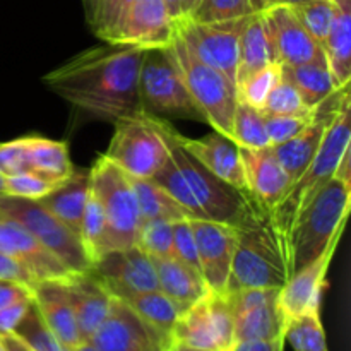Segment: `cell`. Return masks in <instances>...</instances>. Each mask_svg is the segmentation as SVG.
<instances>
[{
    "label": "cell",
    "mask_w": 351,
    "mask_h": 351,
    "mask_svg": "<svg viewBox=\"0 0 351 351\" xmlns=\"http://www.w3.org/2000/svg\"><path fill=\"white\" fill-rule=\"evenodd\" d=\"M12 335L26 343L31 351H72L48 329L33 300Z\"/></svg>",
    "instance_id": "d590c367"
},
{
    "label": "cell",
    "mask_w": 351,
    "mask_h": 351,
    "mask_svg": "<svg viewBox=\"0 0 351 351\" xmlns=\"http://www.w3.org/2000/svg\"><path fill=\"white\" fill-rule=\"evenodd\" d=\"M0 252L12 257L38 281L65 280L72 271L16 219L0 215Z\"/></svg>",
    "instance_id": "ffe728a7"
},
{
    "label": "cell",
    "mask_w": 351,
    "mask_h": 351,
    "mask_svg": "<svg viewBox=\"0 0 351 351\" xmlns=\"http://www.w3.org/2000/svg\"><path fill=\"white\" fill-rule=\"evenodd\" d=\"M103 156L132 178H153L167 163L168 147L154 119L143 113L115 123V134Z\"/></svg>",
    "instance_id": "30bf717a"
},
{
    "label": "cell",
    "mask_w": 351,
    "mask_h": 351,
    "mask_svg": "<svg viewBox=\"0 0 351 351\" xmlns=\"http://www.w3.org/2000/svg\"><path fill=\"white\" fill-rule=\"evenodd\" d=\"M250 7H252L254 14H261L264 10H269L273 7L280 5V0H249Z\"/></svg>",
    "instance_id": "9f6ffc18"
},
{
    "label": "cell",
    "mask_w": 351,
    "mask_h": 351,
    "mask_svg": "<svg viewBox=\"0 0 351 351\" xmlns=\"http://www.w3.org/2000/svg\"><path fill=\"white\" fill-rule=\"evenodd\" d=\"M331 27L322 51L336 89L351 82V0H332Z\"/></svg>",
    "instance_id": "484cf974"
},
{
    "label": "cell",
    "mask_w": 351,
    "mask_h": 351,
    "mask_svg": "<svg viewBox=\"0 0 351 351\" xmlns=\"http://www.w3.org/2000/svg\"><path fill=\"white\" fill-rule=\"evenodd\" d=\"M170 351H209V350H195V348H189V346H184V345H177V343H171Z\"/></svg>",
    "instance_id": "91938a15"
},
{
    "label": "cell",
    "mask_w": 351,
    "mask_h": 351,
    "mask_svg": "<svg viewBox=\"0 0 351 351\" xmlns=\"http://www.w3.org/2000/svg\"><path fill=\"white\" fill-rule=\"evenodd\" d=\"M348 95L350 84L335 89L324 101H321L315 106L314 112H312L311 122L304 127V130H300L297 136L291 137L287 143L273 146L274 154H276L278 161H280L281 167L285 168V171L290 177L291 184L304 173L305 168L314 160L319 147H321L322 139H324L326 132H328L329 125H331L332 119L338 113L343 99Z\"/></svg>",
    "instance_id": "5bb4252c"
},
{
    "label": "cell",
    "mask_w": 351,
    "mask_h": 351,
    "mask_svg": "<svg viewBox=\"0 0 351 351\" xmlns=\"http://www.w3.org/2000/svg\"><path fill=\"white\" fill-rule=\"evenodd\" d=\"M0 341H2V346L5 351H31L26 343H23L17 336L14 335L0 336Z\"/></svg>",
    "instance_id": "11a10c76"
},
{
    "label": "cell",
    "mask_w": 351,
    "mask_h": 351,
    "mask_svg": "<svg viewBox=\"0 0 351 351\" xmlns=\"http://www.w3.org/2000/svg\"><path fill=\"white\" fill-rule=\"evenodd\" d=\"M247 192L261 209L269 213L280 202L291 180L274 154L273 146L247 149L240 147Z\"/></svg>",
    "instance_id": "44dd1931"
},
{
    "label": "cell",
    "mask_w": 351,
    "mask_h": 351,
    "mask_svg": "<svg viewBox=\"0 0 351 351\" xmlns=\"http://www.w3.org/2000/svg\"><path fill=\"white\" fill-rule=\"evenodd\" d=\"M252 7L249 0H199L189 12L187 19L194 23H225L250 16Z\"/></svg>",
    "instance_id": "f35d334b"
},
{
    "label": "cell",
    "mask_w": 351,
    "mask_h": 351,
    "mask_svg": "<svg viewBox=\"0 0 351 351\" xmlns=\"http://www.w3.org/2000/svg\"><path fill=\"white\" fill-rule=\"evenodd\" d=\"M91 191V170H75L50 194L38 199L55 218L81 239L82 216Z\"/></svg>",
    "instance_id": "d4e9b609"
},
{
    "label": "cell",
    "mask_w": 351,
    "mask_h": 351,
    "mask_svg": "<svg viewBox=\"0 0 351 351\" xmlns=\"http://www.w3.org/2000/svg\"><path fill=\"white\" fill-rule=\"evenodd\" d=\"M33 300V298H31ZM31 300L19 302V304L9 305V307L0 308V336L12 335L16 326L19 324L21 319L26 314L27 307H29Z\"/></svg>",
    "instance_id": "f907efd6"
},
{
    "label": "cell",
    "mask_w": 351,
    "mask_h": 351,
    "mask_svg": "<svg viewBox=\"0 0 351 351\" xmlns=\"http://www.w3.org/2000/svg\"><path fill=\"white\" fill-rule=\"evenodd\" d=\"M26 160L27 171L53 182H64L74 171L67 143L27 136Z\"/></svg>",
    "instance_id": "f1b7e54d"
},
{
    "label": "cell",
    "mask_w": 351,
    "mask_h": 351,
    "mask_svg": "<svg viewBox=\"0 0 351 351\" xmlns=\"http://www.w3.org/2000/svg\"><path fill=\"white\" fill-rule=\"evenodd\" d=\"M120 9H122V0H99L98 9H96L95 19H93L91 27L98 38L106 41L115 29L120 17Z\"/></svg>",
    "instance_id": "7dc6e473"
},
{
    "label": "cell",
    "mask_w": 351,
    "mask_h": 351,
    "mask_svg": "<svg viewBox=\"0 0 351 351\" xmlns=\"http://www.w3.org/2000/svg\"><path fill=\"white\" fill-rule=\"evenodd\" d=\"M339 240H341V235L336 237L317 259L291 274L287 283L280 288L278 307L283 314L287 326L302 315L321 311L322 288H324L326 276H328L329 266H331V261L338 249Z\"/></svg>",
    "instance_id": "d6986e66"
},
{
    "label": "cell",
    "mask_w": 351,
    "mask_h": 351,
    "mask_svg": "<svg viewBox=\"0 0 351 351\" xmlns=\"http://www.w3.org/2000/svg\"><path fill=\"white\" fill-rule=\"evenodd\" d=\"M115 298H129L143 291L158 290L153 259L137 245L108 250L89 267Z\"/></svg>",
    "instance_id": "4fadbf2b"
},
{
    "label": "cell",
    "mask_w": 351,
    "mask_h": 351,
    "mask_svg": "<svg viewBox=\"0 0 351 351\" xmlns=\"http://www.w3.org/2000/svg\"><path fill=\"white\" fill-rule=\"evenodd\" d=\"M312 110L304 105L297 89L283 77L278 79L261 106L263 115H302Z\"/></svg>",
    "instance_id": "60d3db41"
},
{
    "label": "cell",
    "mask_w": 351,
    "mask_h": 351,
    "mask_svg": "<svg viewBox=\"0 0 351 351\" xmlns=\"http://www.w3.org/2000/svg\"><path fill=\"white\" fill-rule=\"evenodd\" d=\"M178 143L189 154L221 180L240 191H247L240 146L226 134L213 130L201 139H189L177 132Z\"/></svg>",
    "instance_id": "7402d4cb"
},
{
    "label": "cell",
    "mask_w": 351,
    "mask_h": 351,
    "mask_svg": "<svg viewBox=\"0 0 351 351\" xmlns=\"http://www.w3.org/2000/svg\"><path fill=\"white\" fill-rule=\"evenodd\" d=\"M153 264L156 269L158 288L170 297L182 308V312L187 311L208 293V287L201 273L185 266L175 257L153 259Z\"/></svg>",
    "instance_id": "4316f807"
},
{
    "label": "cell",
    "mask_w": 351,
    "mask_h": 351,
    "mask_svg": "<svg viewBox=\"0 0 351 351\" xmlns=\"http://www.w3.org/2000/svg\"><path fill=\"white\" fill-rule=\"evenodd\" d=\"M311 2V0H280V5H288V7H295L300 5V3Z\"/></svg>",
    "instance_id": "94428289"
},
{
    "label": "cell",
    "mask_w": 351,
    "mask_h": 351,
    "mask_svg": "<svg viewBox=\"0 0 351 351\" xmlns=\"http://www.w3.org/2000/svg\"><path fill=\"white\" fill-rule=\"evenodd\" d=\"M33 298V288L10 280H0V308Z\"/></svg>",
    "instance_id": "c3c4849f"
},
{
    "label": "cell",
    "mask_w": 351,
    "mask_h": 351,
    "mask_svg": "<svg viewBox=\"0 0 351 351\" xmlns=\"http://www.w3.org/2000/svg\"><path fill=\"white\" fill-rule=\"evenodd\" d=\"M0 280L17 281V283L27 285L31 288L36 285V280L31 276L29 271L24 269L19 263H16L12 257L5 256L3 252H0Z\"/></svg>",
    "instance_id": "681fc988"
},
{
    "label": "cell",
    "mask_w": 351,
    "mask_h": 351,
    "mask_svg": "<svg viewBox=\"0 0 351 351\" xmlns=\"http://www.w3.org/2000/svg\"><path fill=\"white\" fill-rule=\"evenodd\" d=\"M165 7H167L168 16L171 17L173 23L185 19L187 17V9H185V0H163Z\"/></svg>",
    "instance_id": "db71d44e"
},
{
    "label": "cell",
    "mask_w": 351,
    "mask_h": 351,
    "mask_svg": "<svg viewBox=\"0 0 351 351\" xmlns=\"http://www.w3.org/2000/svg\"><path fill=\"white\" fill-rule=\"evenodd\" d=\"M281 77L290 82L307 108L314 110L336 89L326 62L304 65H280Z\"/></svg>",
    "instance_id": "f546056e"
},
{
    "label": "cell",
    "mask_w": 351,
    "mask_h": 351,
    "mask_svg": "<svg viewBox=\"0 0 351 351\" xmlns=\"http://www.w3.org/2000/svg\"><path fill=\"white\" fill-rule=\"evenodd\" d=\"M0 351H5V350H3V346H2V341H0Z\"/></svg>",
    "instance_id": "03108f58"
},
{
    "label": "cell",
    "mask_w": 351,
    "mask_h": 351,
    "mask_svg": "<svg viewBox=\"0 0 351 351\" xmlns=\"http://www.w3.org/2000/svg\"><path fill=\"white\" fill-rule=\"evenodd\" d=\"M58 184H62V182L48 180V178L40 177V175L26 171V173L5 177V192L3 194L24 199H36L38 201V199L50 194L55 187H58Z\"/></svg>",
    "instance_id": "b9f144b4"
},
{
    "label": "cell",
    "mask_w": 351,
    "mask_h": 351,
    "mask_svg": "<svg viewBox=\"0 0 351 351\" xmlns=\"http://www.w3.org/2000/svg\"><path fill=\"white\" fill-rule=\"evenodd\" d=\"M276 64L261 14H250L245 21L239 41L237 62V89L245 84L252 75Z\"/></svg>",
    "instance_id": "83f0119b"
},
{
    "label": "cell",
    "mask_w": 351,
    "mask_h": 351,
    "mask_svg": "<svg viewBox=\"0 0 351 351\" xmlns=\"http://www.w3.org/2000/svg\"><path fill=\"white\" fill-rule=\"evenodd\" d=\"M335 177L351 187V146L343 153L341 160H339L338 167H336Z\"/></svg>",
    "instance_id": "f5cc1de1"
},
{
    "label": "cell",
    "mask_w": 351,
    "mask_h": 351,
    "mask_svg": "<svg viewBox=\"0 0 351 351\" xmlns=\"http://www.w3.org/2000/svg\"><path fill=\"white\" fill-rule=\"evenodd\" d=\"M232 139L240 147H247V149L271 146L261 110L239 98H237V106L233 112Z\"/></svg>",
    "instance_id": "836d02e7"
},
{
    "label": "cell",
    "mask_w": 351,
    "mask_h": 351,
    "mask_svg": "<svg viewBox=\"0 0 351 351\" xmlns=\"http://www.w3.org/2000/svg\"><path fill=\"white\" fill-rule=\"evenodd\" d=\"M170 50L177 60L189 93L213 130L232 137L233 112L237 106V86L225 75L201 60L175 31Z\"/></svg>",
    "instance_id": "52a82bcc"
},
{
    "label": "cell",
    "mask_w": 351,
    "mask_h": 351,
    "mask_svg": "<svg viewBox=\"0 0 351 351\" xmlns=\"http://www.w3.org/2000/svg\"><path fill=\"white\" fill-rule=\"evenodd\" d=\"M228 351H285V336L264 341H235Z\"/></svg>",
    "instance_id": "816d5d0a"
},
{
    "label": "cell",
    "mask_w": 351,
    "mask_h": 351,
    "mask_svg": "<svg viewBox=\"0 0 351 351\" xmlns=\"http://www.w3.org/2000/svg\"><path fill=\"white\" fill-rule=\"evenodd\" d=\"M312 112L302 113V115H264V123H266V132L271 146L287 143L291 137L297 136L300 130H304V127L311 122Z\"/></svg>",
    "instance_id": "ee69618b"
},
{
    "label": "cell",
    "mask_w": 351,
    "mask_h": 351,
    "mask_svg": "<svg viewBox=\"0 0 351 351\" xmlns=\"http://www.w3.org/2000/svg\"><path fill=\"white\" fill-rule=\"evenodd\" d=\"M280 77H281L280 65L278 64L269 65V67H266L264 71L257 72L256 75H252L245 84L240 86V88L237 89V98L243 99V101L250 103V105L256 106L257 110H261L267 93L273 89V86L276 84Z\"/></svg>",
    "instance_id": "7bdbcfd3"
},
{
    "label": "cell",
    "mask_w": 351,
    "mask_h": 351,
    "mask_svg": "<svg viewBox=\"0 0 351 351\" xmlns=\"http://www.w3.org/2000/svg\"><path fill=\"white\" fill-rule=\"evenodd\" d=\"M123 302L147 326H151L165 341L171 343V331H173L177 319L180 317L182 308L170 297H167L160 288L132 295L129 298H123Z\"/></svg>",
    "instance_id": "1f68e13d"
},
{
    "label": "cell",
    "mask_w": 351,
    "mask_h": 351,
    "mask_svg": "<svg viewBox=\"0 0 351 351\" xmlns=\"http://www.w3.org/2000/svg\"><path fill=\"white\" fill-rule=\"evenodd\" d=\"M285 329L287 324L276 298L237 314L233 338L235 341H264L285 336Z\"/></svg>",
    "instance_id": "4dcf8cb0"
},
{
    "label": "cell",
    "mask_w": 351,
    "mask_h": 351,
    "mask_svg": "<svg viewBox=\"0 0 351 351\" xmlns=\"http://www.w3.org/2000/svg\"><path fill=\"white\" fill-rule=\"evenodd\" d=\"M173 223L167 219H143L136 245L151 259L173 257Z\"/></svg>",
    "instance_id": "74e56055"
},
{
    "label": "cell",
    "mask_w": 351,
    "mask_h": 351,
    "mask_svg": "<svg viewBox=\"0 0 351 351\" xmlns=\"http://www.w3.org/2000/svg\"><path fill=\"white\" fill-rule=\"evenodd\" d=\"M235 319L226 295L206 293L184 311L171 331V343L195 350L228 351L235 343Z\"/></svg>",
    "instance_id": "8fae6325"
},
{
    "label": "cell",
    "mask_w": 351,
    "mask_h": 351,
    "mask_svg": "<svg viewBox=\"0 0 351 351\" xmlns=\"http://www.w3.org/2000/svg\"><path fill=\"white\" fill-rule=\"evenodd\" d=\"M351 208V187L332 177L298 215L287 240L288 273L295 274L317 259L343 235Z\"/></svg>",
    "instance_id": "277c9868"
},
{
    "label": "cell",
    "mask_w": 351,
    "mask_h": 351,
    "mask_svg": "<svg viewBox=\"0 0 351 351\" xmlns=\"http://www.w3.org/2000/svg\"><path fill=\"white\" fill-rule=\"evenodd\" d=\"M153 119L167 143L168 160L151 180L161 185L182 206L189 219H206L240 228L254 216L264 213L249 192L218 178L189 154L178 143L177 130L171 129L170 123L156 117Z\"/></svg>",
    "instance_id": "7a4b0ae2"
},
{
    "label": "cell",
    "mask_w": 351,
    "mask_h": 351,
    "mask_svg": "<svg viewBox=\"0 0 351 351\" xmlns=\"http://www.w3.org/2000/svg\"><path fill=\"white\" fill-rule=\"evenodd\" d=\"M33 302L48 329L67 348H75L82 341L64 280L38 281L33 287Z\"/></svg>",
    "instance_id": "cb8c5ba5"
},
{
    "label": "cell",
    "mask_w": 351,
    "mask_h": 351,
    "mask_svg": "<svg viewBox=\"0 0 351 351\" xmlns=\"http://www.w3.org/2000/svg\"><path fill=\"white\" fill-rule=\"evenodd\" d=\"M302 26L305 27L308 34L317 41L319 45H324L326 36L331 27L332 14H335V3L332 0H311V2L300 3V5L290 7Z\"/></svg>",
    "instance_id": "ab89813d"
},
{
    "label": "cell",
    "mask_w": 351,
    "mask_h": 351,
    "mask_svg": "<svg viewBox=\"0 0 351 351\" xmlns=\"http://www.w3.org/2000/svg\"><path fill=\"white\" fill-rule=\"evenodd\" d=\"M91 192L105 213L108 250L136 245L141 213L132 178L108 158L99 156L91 168Z\"/></svg>",
    "instance_id": "ba28073f"
},
{
    "label": "cell",
    "mask_w": 351,
    "mask_h": 351,
    "mask_svg": "<svg viewBox=\"0 0 351 351\" xmlns=\"http://www.w3.org/2000/svg\"><path fill=\"white\" fill-rule=\"evenodd\" d=\"M264 29L278 65H304L326 62L321 45L305 31L288 5L261 12Z\"/></svg>",
    "instance_id": "2e32d148"
},
{
    "label": "cell",
    "mask_w": 351,
    "mask_h": 351,
    "mask_svg": "<svg viewBox=\"0 0 351 351\" xmlns=\"http://www.w3.org/2000/svg\"><path fill=\"white\" fill-rule=\"evenodd\" d=\"M3 192H5V177L0 173V194H3Z\"/></svg>",
    "instance_id": "be15d7a7"
},
{
    "label": "cell",
    "mask_w": 351,
    "mask_h": 351,
    "mask_svg": "<svg viewBox=\"0 0 351 351\" xmlns=\"http://www.w3.org/2000/svg\"><path fill=\"white\" fill-rule=\"evenodd\" d=\"M285 341L293 351H329L321 311H314L295 319L285 329Z\"/></svg>",
    "instance_id": "8d00e7d4"
},
{
    "label": "cell",
    "mask_w": 351,
    "mask_h": 351,
    "mask_svg": "<svg viewBox=\"0 0 351 351\" xmlns=\"http://www.w3.org/2000/svg\"><path fill=\"white\" fill-rule=\"evenodd\" d=\"M72 351H98V350H96L89 341H81L75 348H72Z\"/></svg>",
    "instance_id": "680465c9"
},
{
    "label": "cell",
    "mask_w": 351,
    "mask_h": 351,
    "mask_svg": "<svg viewBox=\"0 0 351 351\" xmlns=\"http://www.w3.org/2000/svg\"><path fill=\"white\" fill-rule=\"evenodd\" d=\"M154 351H170V346H158Z\"/></svg>",
    "instance_id": "e7e4bbea"
},
{
    "label": "cell",
    "mask_w": 351,
    "mask_h": 351,
    "mask_svg": "<svg viewBox=\"0 0 351 351\" xmlns=\"http://www.w3.org/2000/svg\"><path fill=\"white\" fill-rule=\"evenodd\" d=\"M139 93L143 110L147 115L204 122L170 47L146 50L141 65Z\"/></svg>",
    "instance_id": "8992f818"
},
{
    "label": "cell",
    "mask_w": 351,
    "mask_h": 351,
    "mask_svg": "<svg viewBox=\"0 0 351 351\" xmlns=\"http://www.w3.org/2000/svg\"><path fill=\"white\" fill-rule=\"evenodd\" d=\"M0 215L16 219L29 230L72 273H82L91 267L81 239L36 199L0 194Z\"/></svg>",
    "instance_id": "9c48e42d"
},
{
    "label": "cell",
    "mask_w": 351,
    "mask_h": 351,
    "mask_svg": "<svg viewBox=\"0 0 351 351\" xmlns=\"http://www.w3.org/2000/svg\"><path fill=\"white\" fill-rule=\"evenodd\" d=\"M173 257L185 266L199 271L197 247H195L194 232H192L191 219H180L173 223Z\"/></svg>",
    "instance_id": "f6af8a7d"
},
{
    "label": "cell",
    "mask_w": 351,
    "mask_h": 351,
    "mask_svg": "<svg viewBox=\"0 0 351 351\" xmlns=\"http://www.w3.org/2000/svg\"><path fill=\"white\" fill-rule=\"evenodd\" d=\"M81 242L91 264L108 252V226H106L105 213L91 191L82 216Z\"/></svg>",
    "instance_id": "e575fe53"
},
{
    "label": "cell",
    "mask_w": 351,
    "mask_h": 351,
    "mask_svg": "<svg viewBox=\"0 0 351 351\" xmlns=\"http://www.w3.org/2000/svg\"><path fill=\"white\" fill-rule=\"evenodd\" d=\"M175 23L168 16L163 0H134L105 43L134 45L153 50L170 47Z\"/></svg>",
    "instance_id": "ac0fdd59"
},
{
    "label": "cell",
    "mask_w": 351,
    "mask_h": 351,
    "mask_svg": "<svg viewBox=\"0 0 351 351\" xmlns=\"http://www.w3.org/2000/svg\"><path fill=\"white\" fill-rule=\"evenodd\" d=\"M350 95L343 99L338 113L332 119L321 147L314 160L311 161L304 173L288 187L283 197L269 211V218L281 237L287 249V240L293 223L298 215L308 206L319 191L335 177L336 167L341 160L343 153L350 147L351 129H350Z\"/></svg>",
    "instance_id": "5b68a950"
},
{
    "label": "cell",
    "mask_w": 351,
    "mask_h": 351,
    "mask_svg": "<svg viewBox=\"0 0 351 351\" xmlns=\"http://www.w3.org/2000/svg\"><path fill=\"white\" fill-rule=\"evenodd\" d=\"M191 225L197 247L199 269L208 291L226 293L237 247V228L206 219H191Z\"/></svg>",
    "instance_id": "9a60e30c"
},
{
    "label": "cell",
    "mask_w": 351,
    "mask_h": 351,
    "mask_svg": "<svg viewBox=\"0 0 351 351\" xmlns=\"http://www.w3.org/2000/svg\"><path fill=\"white\" fill-rule=\"evenodd\" d=\"M26 137H19V139L0 144V173H2L3 177L26 173Z\"/></svg>",
    "instance_id": "bcb514c9"
},
{
    "label": "cell",
    "mask_w": 351,
    "mask_h": 351,
    "mask_svg": "<svg viewBox=\"0 0 351 351\" xmlns=\"http://www.w3.org/2000/svg\"><path fill=\"white\" fill-rule=\"evenodd\" d=\"M98 351H154L170 346L129 305L113 297L110 311L89 339Z\"/></svg>",
    "instance_id": "e0dca14e"
},
{
    "label": "cell",
    "mask_w": 351,
    "mask_h": 351,
    "mask_svg": "<svg viewBox=\"0 0 351 351\" xmlns=\"http://www.w3.org/2000/svg\"><path fill=\"white\" fill-rule=\"evenodd\" d=\"M146 50L106 43L74 55L43 77L62 99L103 122L143 115L139 75Z\"/></svg>",
    "instance_id": "6da1fadb"
},
{
    "label": "cell",
    "mask_w": 351,
    "mask_h": 351,
    "mask_svg": "<svg viewBox=\"0 0 351 351\" xmlns=\"http://www.w3.org/2000/svg\"><path fill=\"white\" fill-rule=\"evenodd\" d=\"M98 2H99V0H82V3H84L86 17H88L89 24L93 23V19H95L96 9H98Z\"/></svg>",
    "instance_id": "6f0895ef"
},
{
    "label": "cell",
    "mask_w": 351,
    "mask_h": 351,
    "mask_svg": "<svg viewBox=\"0 0 351 351\" xmlns=\"http://www.w3.org/2000/svg\"><path fill=\"white\" fill-rule=\"evenodd\" d=\"M64 285L77 321L79 335L82 341H89L108 314L113 297L89 269L72 273L65 278Z\"/></svg>",
    "instance_id": "603a6c76"
},
{
    "label": "cell",
    "mask_w": 351,
    "mask_h": 351,
    "mask_svg": "<svg viewBox=\"0 0 351 351\" xmlns=\"http://www.w3.org/2000/svg\"><path fill=\"white\" fill-rule=\"evenodd\" d=\"M132 185L136 189L137 202H139L141 221L143 219H167V221L187 219L182 206L154 180L132 178Z\"/></svg>",
    "instance_id": "d6a6232c"
},
{
    "label": "cell",
    "mask_w": 351,
    "mask_h": 351,
    "mask_svg": "<svg viewBox=\"0 0 351 351\" xmlns=\"http://www.w3.org/2000/svg\"><path fill=\"white\" fill-rule=\"evenodd\" d=\"M247 17L206 24L194 23L185 17L175 23V31L204 64L218 71L237 86L239 41Z\"/></svg>",
    "instance_id": "7c38bea8"
},
{
    "label": "cell",
    "mask_w": 351,
    "mask_h": 351,
    "mask_svg": "<svg viewBox=\"0 0 351 351\" xmlns=\"http://www.w3.org/2000/svg\"><path fill=\"white\" fill-rule=\"evenodd\" d=\"M288 278L287 249L269 213H261L237 228V247L226 293L245 288H281Z\"/></svg>",
    "instance_id": "3957f363"
},
{
    "label": "cell",
    "mask_w": 351,
    "mask_h": 351,
    "mask_svg": "<svg viewBox=\"0 0 351 351\" xmlns=\"http://www.w3.org/2000/svg\"><path fill=\"white\" fill-rule=\"evenodd\" d=\"M197 2H199V0H185V9H187V16H189V12H191V10L194 9V5Z\"/></svg>",
    "instance_id": "6125c7cd"
}]
</instances>
